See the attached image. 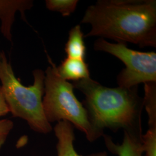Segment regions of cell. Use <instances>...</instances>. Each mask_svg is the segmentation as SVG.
<instances>
[{
    "label": "cell",
    "instance_id": "6",
    "mask_svg": "<svg viewBox=\"0 0 156 156\" xmlns=\"http://www.w3.org/2000/svg\"><path fill=\"white\" fill-rule=\"evenodd\" d=\"M31 0H0V31L4 37L12 43V27L17 13L19 12L25 21V12L33 6Z\"/></svg>",
    "mask_w": 156,
    "mask_h": 156
},
{
    "label": "cell",
    "instance_id": "14",
    "mask_svg": "<svg viewBox=\"0 0 156 156\" xmlns=\"http://www.w3.org/2000/svg\"><path fill=\"white\" fill-rule=\"evenodd\" d=\"M14 127L13 121L9 119L0 120V151Z\"/></svg>",
    "mask_w": 156,
    "mask_h": 156
},
{
    "label": "cell",
    "instance_id": "3",
    "mask_svg": "<svg viewBox=\"0 0 156 156\" xmlns=\"http://www.w3.org/2000/svg\"><path fill=\"white\" fill-rule=\"evenodd\" d=\"M34 83L25 86L15 76L5 53L0 51V81L8 106L13 117L22 119L35 132L46 134L53 128L45 117L42 100L44 95L45 72L33 71Z\"/></svg>",
    "mask_w": 156,
    "mask_h": 156
},
{
    "label": "cell",
    "instance_id": "10",
    "mask_svg": "<svg viewBox=\"0 0 156 156\" xmlns=\"http://www.w3.org/2000/svg\"><path fill=\"white\" fill-rule=\"evenodd\" d=\"M84 38V35L80 25H76L69 30L64 48L67 57L84 60L86 47Z\"/></svg>",
    "mask_w": 156,
    "mask_h": 156
},
{
    "label": "cell",
    "instance_id": "8",
    "mask_svg": "<svg viewBox=\"0 0 156 156\" xmlns=\"http://www.w3.org/2000/svg\"><path fill=\"white\" fill-rule=\"evenodd\" d=\"M142 134L124 131L122 144H116L111 138L104 135L107 149L117 156H144L142 146Z\"/></svg>",
    "mask_w": 156,
    "mask_h": 156
},
{
    "label": "cell",
    "instance_id": "11",
    "mask_svg": "<svg viewBox=\"0 0 156 156\" xmlns=\"http://www.w3.org/2000/svg\"><path fill=\"white\" fill-rule=\"evenodd\" d=\"M144 104L148 116V125L156 126V82L145 83Z\"/></svg>",
    "mask_w": 156,
    "mask_h": 156
},
{
    "label": "cell",
    "instance_id": "4",
    "mask_svg": "<svg viewBox=\"0 0 156 156\" xmlns=\"http://www.w3.org/2000/svg\"><path fill=\"white\" fill-rule=\"evenodd\" d=\"M50 66L45 71L42 104L45 117L49 123L66 121L82 132L93 142L100 138L91 123L83 104L76 97L70 82L61 78L57 67L48 56Z\"/></svg>",
    "mask_w": 156,
    "mask_h": 156
},
{
    "label": "cell",
    "instance_id": "5",
    "mask_svg": "<svg viewBox=\"0 0 156 156\" xmlns=\"http://www.w3.org/2000/svg\"><path fill=\"white\" fill-rule=\"evenodd\" d=\"M94 49L115 56L125 65L117 76L119 87L129 89L140 83L156 82V53L128 48L126 44L111 43L98 38L94 43Z\"/></svg>",
    "mask_w": 156,
    "mask_h": 156
},
{
    "label": "cell",
    "instance_id": "9",
    "mask_svg": "<svg viewBox=\"0 0 156 156\" xmlns=\"http://www.w3.org/2000/svg\"><path fill=\"white\" fill-rule=\"evenodd\" d=\"M57 70L59 76L67 81L90 78L89 66L83 59L67 57L57 67Z\"/></svg>",
    "mask_w": 156,
    "mask_h": 156
},
{
    "label": "cell",
    "instance_id": "7",
    "mask_svg": "<svg viewBox=\"0 0 156 156\" xmlns=\"http://www.w3.org/2000/svg\"><path fill=\"white\" fill-rule=\"evenodd\" d=\"M54 132L57 140V156H83L79 154L74 147L75 136L72 124L66 121L57 122L54 127ZM87 156H107V154L105 152H100Z\"/></svg>",
    "mask_w": 156,
    "mask_h": 156
},
{
    "label": "cell",
    "instance_id": "12",
    "mask_svg": "<svg viewBox=\"0 0 156 156\" xmlns=\"http://www.w3.org/2000/svg\"><path fill=\"white\" fill-rule=\"evenodd\" d=\"M78 0H46V7L49 11L61 13L62 16H69L75 11Z\"/></svg>",
    "mask_w": 156,
    "mask_h": 156
},
{
    "label": "cell",
    "instance_id": "1",
    "mask_svg": "<svg viewBox=\"0 0 156 156\" xmlns=\"http://www.w3.org/2000/svg\"><path fill=\"white\" fill-rule=\"evenodd\" d=\"M80 23L91 26L84 38L156 47V0H98L87 8Z\"/></svg>",
    "mask_w": 156,
    "mask_h": 156
},
{
    "label": "cell",
    "instance_id": "13",
    "mask_svg": "<svg viewBox=\"0 0 156 156\" xmlns=\"http://www.w3.org/2000/svg\"><path fill=\"white\" fill-rule=\"evenodd\" d=\"M144 156H156V127H149L142 135Z\"/></svg>",
    "mask_w": 156,
    "mask_h": 156
},
{
    "label": "cell",
    "instance_id": "2",
    "mask_svg": "<svg viewBox=\"0 0 156 156\" xmlns=\"http://www.w3.org/2000/svg\"><path fill=\"white\" fill-rule=\"evenodd\" d=\"M74 89L84 95L83 105L95 131L103 136L105 128L116 132L142 134L141 115L144 98L138 94V86L127 89L110 88L91 78L73 82Z\"/></svg>",
    "mask_w": 156,
    "mask_h": 156
},
{
    "label": "cell",
    "instance_id": "15",
    "mask_svg": "<svg viewBox=\"0 0 156 156\" xmlns=\"http://www.w3.org/2000/svg\"><path fill=\"white\" fill-rule=\"evenodd\" d=\"M9 113V110L6 102L2 88L0 85V117L6 116Z\"/></svg>",
    "mask_w": 156,
    "mask_h": 156
}]
</instances>
